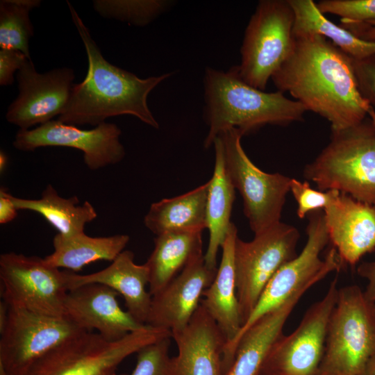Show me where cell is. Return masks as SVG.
<instances>
[{
  "label": "cell",
  "mask_w": 375,
  "mask_h": 375,
  "mask_svg": "<svg viewBox=\"0 0 375 375\" xmlns=\"http://www.w3.org/2000/svg\"><path fill=\"white\" fill-rule=\"evenodd\" d=\"M272 80L278 91L328 120L331 131L359 124L372 107L358 89L353 59L317 33L294 35L291 51Z\"/></svg>",
  "instance_id": "cell-1"
},
{
  "label": "cell",
  "mask_w": 375,
  "mask_h": 375,
  "mask_svg": "<svg viewBox=\"0 0 375 375\" xmlns=\"http://www.w3.org/2000/svg\"><path fill=\"white\" fill-rule=\"evenodd\" d=\"M72 21L84 44L88 69L84 80L74 84L69 101L58 120L69 125L98 126L108 117L129 115L158 128L150 110L149 93L172 73L140 78L106 60L89 29L69 1Z\"/></svg>",
  "instance_id": "cell-2"
},
{
  "label": "cell",
  "mask_w": 375,
  "mask_h": 375,
  "mask_svg": "<svg viewBox=\"0 0 375 375\" xmlns=\"http://www.w3.org/2000/svg\"><path fill=\"white\" fill-rule=\"evenodd\" d=\"M204 119L208 131L203 144L210 147L224 131L235 128L242 135L266 125L288 126L303 119L306 108L283 92H267L246 83L237 66L227 72L208 67L203 77Z\"/></svg>",
  "instance_id": "cell-3"
},
{
  "label": "cell",
  "mask_w": 375,
  "mask_h": 375,
  "mask_svg": "<svg viewBox=\"0 0 375 375\" xmlns=\"http://www.w3.org/2000/svg\"><path fill=\"white\" fill-rule=\"evenodd\" d=\"M319 190H335L375 206V123L331 131L330 142L303 169Z\"/></svg>",
  "instance_id": "cell-4"
},
{
  "label": "cell",
  "mask_w": 375,
  "mask_h": 375,
  "mask_svg": "<svg viewBox=\"0 0 375 375\" xmlns=\"http://www.w3.org/2000/svg\"><path fill=\"white\" fill-rule=\"evenodd\" d=\"M307 242L301 253L284 264L265 286L254 309L242 326L236 338L224 349L222 360L233 362L235 344L240 336L258 319L278 308L301 291H307L333 271L340 270L342 262L332 247L324 260L320 253L330 242L323 210L307 215Z\"/></svg>",
  "instance_id": "cell-5"
},
{
  "label": "cell",
  "mask_w": 375,
  "mask_h": 375,
  "mask_svg": "<svg viewBox=\"0 0 375 375\" xmlns=\"http://www.w3.org/2000/svg\"><path fill=\"white\" fill-rule=\"evenodd\" d=\"M358 285L339 288L317 375H358L375 352V310Z\"/></svg>",
  "instance_id": "cell-6"
},
{
  "label": "cell",
  "mask_w": 375,
  "mask_h": 375,
  "mask_svg": "<svg viewBox=\"0 0 375 375\" xmlns=\"http://www.w3.org/2000/svg\"><path fill=\"white\" fill-rule=\"evenodd\" d=\"M172 336L169 330L149 325L116 341L85 331L38 360L23 375H116L126 358L146 345Z\"/></svg>",
  "instance_id": "cell-7"
},
{
  "label": "cell",
  "mask_w": 375,
  "mask_h": 375,
  "mask_svg": "<svg viewBox=\"0 0 375 375\" xmlns=\"http://www.w3.org/2000/svg\"><path fill=\"white\" fill-rule=\"evenodd\" d=\"M294 11L288 0H261L246 28L237 65L242 78L265 90L293 44Z\"/></svg>",
  "instance_id": "cell-8"
},
{
  "label": "cell",
  "mask_w": 375,
  "mask_h": 375,
  "mask_svg": "<svg viewBox=\"0 0 375 375\" xmlns=\"http://www.w3.org/2000/svg\"><path fill=\"white\" fill-rule=\"evenodd\" d=\"M242 134L228 128L220 139L226 172L243 201V211L254 234L281 222L291 178L279 173L269 174L256 167L247 156L242 144Z\"/></svg>",
  "instance_id": "cell-9"
},
{
  "label": "cell",
  "mask_w": 375,
  "mask_h": 375,
  "mask_svg": "<svg viewBox=\"0 0 375 375\" xmlns=\"http://www.w3.org/2000/svg\"><path fill=\"white\" fill-rule=\"evenodd\" d=\"M299 238L297 228L281 222L254 234L251 241L237 238L234 266L242 326L272 276L297 256L296 248Z\"/></svg>",
  "instance_id": "cell-10"
},
{
  "label": "cell",
  "mask_w": 375,
  "mask_h": 375,
  "mask_svg": "<svg viewBox=\"0 0 375 375\" xmlns=\"http://www.w3.org/2000/svg\"><path fill=\"white\" fill-rule=\"evenodd\" d=\"M8 308L7 323L0 333V363L9 375H23L44 355L86 331L66 316Z\"/></svg>",
  "instance_id": "cell-11"
},
{
  "label": "cell",
  "mask_w": 375,
  "mask_h": 375,
  "mask_svg": "<svg viewBox=\"0 0 375 375\" xmlns=\"http://www.w3.org/2000/svg\"><path fill=\"white\" fill-rule=\"evenodd\" d=\"M338 290L335 278L322 299L306 310L297 328L274 342L260 375H317Z\"/></svg>",
  "instance_id": "cell-12"
},
{
  "label": "cell",
  "mask_w": 375,
  "mask_h": 375,
  "mask_svg": "<svg viewBox=\"0 0 375 375\" xmlns=\"http://www.w3.org/2000/svg\"><path fill=\"white\" fill-rule=\"evenodd\" d=\"M3 301L9 307L23 308L51 316H65L68 292L65 272L49 266L44 258L9 252L0 256Z\"/></svg>",
  "instance_id": "cell-13"
},
{
  "label": "cell",
  "mask_w": 375,
  "mask_h": 375,
  "mask_svg": "<svg viewBox=\"0 0 375 375\" xmlns=\"http://www.w3.org/2000/svg\"><path fill=\"white\" fill-rule=\"evenodd\" d=\"M121 134L120 128L112 123L103 122L92 129L83 130L57 119L33 129H19L12 144L24 151L45 147L76 149L83 151L86 166L90 170H97L117 164L124 158Z\"/></svg>",
  "instance_id": "cell-14"
},
{
  "label": "cell",
  "mask_w": 375,
  "mask_h": 375,
  "mask_svg": "<svg viewBox=\"0 0 375 375\" xmlns=\"http://www.w3.org/2000/svg\"><path fill=\"white\" fill-rule=\"evenodd\" d=\"M17 78L19 95L9 106L6 117L19 129L28 130L62 113L70 99L75 75L67 67L40 74L28 60L18 71Z\"/></svg>",
  "instance_id": "cell-15"
},
{
  "label": "cell",
  "mask_w": 375,
  "mask_h": 375,
  "mask_svg": "<svg viewBox=\"0 0 375 375\" xmlns=\"http://www.w3.org/2000/svg\"><path fill=\"white\" fill-rule=\"evenodd\" d=\"M217 269L209 268L201 253L162 290L152 296L146 325L172 333L188 325L201 303L203 291L210 286Z\"/></svg>",
  "instance_id": "cell-16"
},
{
  "label": "cell",
  "mask_w": 375,
  "mask_h": 375,
  "mask_svg": "<svg viewBox=\"0 0 375 375\" xmlns=\"http://www.w3.org/2000/svg\"><path fill=\"white\" fill-rule=\"evenodd\" d=\"M118 293L99 283L69 290L64 302L65 316L86 331L97 330L109 341H116L147 325L138 322L118 303Z\"/></svg>",
  "instance_id": "cell-17"
},
{
  "label": "cell",
  "mask_w": 375,
  "mask_h": 375,
  "mask_svg": "<svg viewBox=\"0 0 375 375\" xmlns=\"http://www.w3.org/2000/svg\"><path fill=\"white\" fill-rule=\"evenodd\" d=\"M172 334L178 354L170 359L169 375H224L226 340L201 303L188 325Z\"/></svg>",
  "instance_id": "cell-18"
},
{
  "label": "cell",
  "mask_w": 375,
  "mask_h": 375,
  "mask_svg": "<svg viewBox=\"0 0 375 375\" xmlns=\"http://www.w3.org/2000/svg\"><path fill=\"white\" fill-rule=\"evenodd\" d=\"M330 242L343 263L355 265L375 250V206L340 192L324 210Z\"/></svg>",
  "instance_id": "cell-19"
},
{
  "label": "cell",
  "mask_w": 375,
  "mask_h": 375,
  "mask_svg": "<svg viewBox=\"0 0 375 375\" xmlns=\"http://www.w3.org/2000/svg\"><path fill=\"white\" fill-rule=\"evenodd\" d=\"M67 290L90 283L105 285L124 297L127 311L140 324H146L152 296L146 290L149 272L145 264L134 262V253L124 250L106 268L89 274L65 272Z\"/></svg>",
  "instance_id": "cell-20"
},
{
  "label": "cell",
  "mask_w": 375,
  "mask_h": 375,
  "mask_svg": "<svg viewBox=\"0 0 375 375\" xmlns=\"http://www.w3.org/2000/svg\"><path fill=\"white\" fill-rule=\"evenodd\" d=\"M238 228L232 222L222 246V256L214 281L203 292L201 304L215 321L226 340L224 349L238 335L242 324L236 293L234 249Z\"/></svg>",
  "instance_id": "cell-21"
},
{
  "label": "cell",
  "mask_w": 375,
  "mask_h": 375,
  "mask_svg": "<svg viewBox=\"0 0 375 375\" xmlns=\"http://www.w3.org/2000/svg\"><path fill=\"white\" fill-rule=\"evenodd\" d=\"M306 291L292 296L251 326L235 344L233 362L224 375H260L266 358L296 304Z\"/></svg>",
  "instance_id": "cell-22"
},
{
  "label": "cell",
  "mask_w": 375,
  "mask_h": 375,
  "mask_svg": "<svg viewBox=\"0 0 375 375\" xmlns=\"http://www.w3.org/2000/svg\"><path fill=\"white\" fill-rule=\"evenodd\" d=\"M202 232L169 231L154 239V249L144 263L149 272V293L167 286L188 262L202 252Z\"/></svg>",
  "instance_id": "cell-23"
},
{
  "label": "cell",
  "mask_w": 375,
  "mask_h": 375,
  "mask_svg": "<svg viewBox=\"0 0 375 375\" xmlns=\"http://www.w3.org/2000/svg\"><path fill=\"white\" fill-rule=\"evenodd\" d=\"M209 182L183 194L153 203L144 217L145 226L156 235L169 231H201L207 228L206 202Z\"/></svg>",
  "instance_id": "cell-24"
},
{
  "label": "cell",
  "mask_w": 375,
  "mask_h": 375,
  "mask_svg": "<svg viewBox=\"0 0 375 375\" xmlns=\"http://www.w3.org/2000/svg\"><path fill=\"white\" fill-rule=\"evenodd\" d=\"M215 151V167L206 202L207 228L209 241L204 260L210 269H217V256L231 224V216L235 200V188L224 167L222 146L219 137L213 142Z\"/></svg>",
  "instance_id": "cell-25"
},
{
  "label": "cell",
  "mask_w": 375,
  "mask_h": 375,
  "mask_svg": "<svg viewBox=\"0 0 375 375\" xmlns=\"http://www.w3.org/2000/svg\"><path fill=\"white\" fill-rule=\"evenodd\" d=\"M127 235L91 237L84 232L65 236L56 234L53 239V251L44 260L49 266L78 272L90 262L113 261L129 242Z\"/></svg>",
  "instance_id": "cell-26"
},
{
  "label": "cell",
  "mask_w": 375,
  "mask_h": 375,
  "mask_svg": "<svg viewBox=\"0 0 375 375\" xmlns=\"http://www.w3.org/2000/svg\"><path fill=\"white\" fill-rule=\"evenodd\" d=\"M11 199L17 210L36 212L43 216L56 230L65 236L83 233L86 224L92 222L97 213L88 201L79 204L76 196L60 197L50 184L42 191L38 199L14 197Z\"/></svg>",
  "instance_id": "cell-27"
},
{
  "label": "cell",
  "mask_w": 375,
  "mask_h": 375,
  "mask_svg": "<svg viewBox=\"0 0 375 375\" xmlns=\"http://www.w3.org/2000/svg\"><path fill=\"white\" fill-rule=\"evenodd\" d=\"M294 14L293 34L317 33L324 36L353 60L375 55V42L361 39L341 25L328 19L312 0H288Z\"/></svg>",
  "instance_id": "cell-28"
},
{
  "label": "cell",
  "mask_w": 375,
  "mask_h": 375,
  "mask_svg": "<svg viewBox=\"0 0 375 375\" xmlns=\"http://www.w3.org/2000/svg\"><path fill=\"white\" fill-rule=\"evenodd\" d=\"M40 0L0 1V48L19 51L31 58L29 41L33 27L29 12L40 6Z\"/></svg>",
  "instance_id": "cell-29"
},
{
  "label": "cell",
  "mask_w": 375,
  "mask_h": 375,
  "mask_svg": "<svg viewBox=\"0 0 375 375\" xmlns=\"http://www.w3.org/2000/svg\"><path fill=\"white\" fill-rule=\"evenodd\" d=\"M172 3L166 0H94L92 3L101 16L137 26L148 25Z\"/></svg>",
  "instance_id": "cell-30"
},
{
  "label": "cell",
  "mask_w": 375,
  "mask_h": 375,
  "mask_svg": "<svg viewBox=\"0 0 375 375\" xmlns=\"http://www.w3.org/2000/svg\"><path fill=\"white\" fill-rule=\"evenodd\" d=\"M316 5L324 15L330 13L340 17L342 26L375 20V0H322Z\"/></svg>",
  "instance_id": "cell-31"
},
{
  "label": "cell",
  "mask_w": 375,
  "mask_h": 375,
  "mask_svg": "<svg viewBox=\"0 0 375 375\" xmlns=\"http://www.w3.org/2000/svg\"><path fill=\"white\" fill-rule=\"evenodd\" d=\"M172 337L146 345L137 352V362L131 374L169 375V349Z\"/></svg>",
  "instance_id": "cell-32"
},
{
  "label": "cell",
  "mask_w": 375,
  "mask_h": 375,
  "mask_svg": "<svg viewBox=\"0 0 375 375\" xmlns=\"http://www.w3.org/2000/svg\"><path fill=\"white\" fill-rule=\"evenodd\" d=\"M290 192L297 203V216L301 219L312 211L326 208L340 193L335 190H316L307 181L301 182L295 178L291 179Z\"/></svg>",
  "instance_id": "cell-33"
},
{
  "label": "cell",
  "mask_w": 375,
  "mask_h": 375,
  "mask_svg": "<svg viewBox=\"0 0 375 375\" xmlns=\"http://www.w3.org/2000/svg\"><path fill=\"white\" fill-rule=\"evenodd\" d=\"M353 68L362 96L372 106H375V55L353 60Z\"/></svg>",
  "instance_id": "cell-34"
},
{
  "label": "cell",
  "mask_w": 375,
  "mask_h": 375,
  "mask_svg": "<svg viewBox=\"0 0 375 375\" xmlns=\"http://www.w3.org/2000/svg\"><path fill=\"white\" fill-rule=\"evenodd\" d=\"M28 58L19 51L10 49L0 50V85H11L14 81V74L19 70Z\"/></svg>",
  "instance_id": "cell-35"
},
{
  "label": "cell",
  "mask_w": 375,
  "mask_h": 375,
  "mask_svg": "<svg viewBox=\"0 0 375 375\" xmlns=\"http://www.w3.org/2000/svg\"><path fill=\"white\" fill-rule=\"evenodd\" d=\"M357 272L360 277L367 281L364 290L366 298L375 303V261L362 262L358 267Z\"/></svg>",
  "instance_id": "cell-36"
},
{
  "label": "cell",
  "mask_w": 375,
  "mask_h": 375,
  "mask_svg": "<svg viewBox=\"0 0 375 375\" xmlns=\"http://www.w3.org/2000/svg\"><path fill=\"white\" fill-rule=\"evenodd\" d=\"M17 210L11 199V194L1 188L0 190V223L1 224H7L15 219L17 215Z\"/></svg>",
  "instance_id": "cell-37"
},
{
  "label": "cell",
  "mask_w": 375,
  "mask_h": 375,
  "mask_svg": "<svg viewBox=\"0 0 375 375\" xmlns=\"http://www.w3.org/2000/svg\"><path fill=\"white\" fill-rule=\"evenodd\" d=\"M341 26L361 39L375 42V20L361 24Z\"/></svg>",
  "instance_id": "cell-38"
},
{
  "label": "cell",
  "mask_w": 375,
  "mask_h": 375,
  "mask_svg": "<svg viewBox=\"0 0 375 375\" xmlns=\"http://www.w3.org/2000/svg\"><path fill=\"white\" fill-rule=\"evenodd\" d=\"M8 306L5 301L0 302V333L3 331L8 317Z\"/></svg>",
  "instance_id": "cell-39"
},
{
  "label": "cell",
  "mask_w": 375,
  "mask_h": 375,
  "mask_svg": "<svg viewBox=\"0 0 375 375\" xmlns=\"http://www.w3.org/2000/svg\"><path fill=\"white\" fill-rule=\"evenodd\" d=\"M358 375H375V352Z\"/></svg>",
  "instance_id": "cell-40"
},
{
  "label": "cell",
  "mask_w": 375,
  "mask_h": 375,
  "mask_svg": "<svg viewBox=\"0 0 375 375\" xmlns=\"http://www.w3.org/2000/svg\"><path fill=\"white\" fill-rule=\"evenodd\" d=\"M8 157L4 151H1L0 153V170L1 172L5 170L7 165Z\"/></svg>",
  "instance_id": "cell-41"
},
{
  "label": "cell",
  "mask_w": 375,
  "mask_h": 375,
  "mask_svg": "<svg viewBox=\"0 0 375 375\" xmlns=\"http://www.w3.org/2000/svg\"><path fill=\"white\" fill-rule=\"evenodd\" d=\"M368 115L369 117L373 120V122L375 123V111L373 109V108L372 107L369 113H368Z\"/></svg>",
  "instance_id": "cell-42"
},
{
  "label": "cell",
  "mask_w": 375,
  "mask_h": 375,
  "mask_svg": "<svg viewBox=\"0 0 375 375\" xmlns=\"http://www.w3.org/2000/svg\"><path fill=\"white\" fill-rule=\"evenodd\" d=\"M0 375H9L4 367L0 363Z\"/></svg>",
  "instance_id": "cell-43"
},
{
  "label": "cell",
  "mask_w": 375,
  "mask_h": 375,
  "mask_svg": "<svg viewBox=\"0 0 375 375\" xmlns=\"http://www.w3.org/2000/svg\"><path fill=\"white\" fill-rule=\"evenodd\" d=\"M374 310H375V304H374Z\"/></svg>",
  "instance_id": "cell-44"
}]
</instances>
